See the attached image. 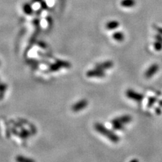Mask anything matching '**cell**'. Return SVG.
<instances>
[{
  "label": "cell",
  "mask_w": 162,
  "mask_h": 162,
  "mask_svg": "<svg viewBox=\"0 0 162 162\" xmlns=\"http://www.w3.org/2000/svg\"><path fill=\"white\" fill-rule=\"evenodd\" d=\"M159 106H161V107H162V100H161V101H159Z\"/></svg>",
  "instance_id": "ac0fdd59"
},
{
  "label": "cell",
  "mask_w": 162,
  "mask_h": 162,
  "mask_svg": "<svg viewBox=\"0 0 162 162\" xmlns=\"http://www.w3.org/2000/svg\"><path fill=\"white\" fill-rule=\"evenodd\" d=\"M154 48L156 51H161L162 49V42L157 41L154 43Z\"/></svg>",
  "instance_id": "4fadbf2b"
},
{
  "label": "cell",
  "mask_w": 162,
  "mask_h": 162,
  "mask_svg": "<svg viewBox=\"0 0 162 162\" xmlns=\"http://www.w3.org/2000/svg\"><path fill=\"white\" fill-rule=\"evenodd\" d=\"M159 70V66L155 64L151 66L147 70V71L145 73V77L146 78H150L153 76V75L158 71Z\"/></svg>",
  "instance_id": "277c9868"
},
{
  "label": "cell",
  "mask_w": 162,
  "mask_h": 162,
  "mask_svg": "<svg viewBox=\"0 0 162 162\" xmlns=\"http://www.w3.org/2000/svg\"><path fill=\"white\" fill-rule=\"evenodd\" d=\"M86 76L88 77H96V78H103L105 76V73L103 70H99L95 68L94 70H91L87 72Z\"/></svg>",
  "instance_id": "3957f363"
},
{
  "label": "cell",
  "mask_w": 162,
  "mask_h": 162,
  "mask_svg": "<svg viewBox=\"0 0 162 162\" xmlns=\"http://www.w3.org/2000/svg\"><path fill=\"white\" fill-rule=\"evenodd\" d=\"M130 162H139V161H138V160H137V159H132V160H131Z\"/></svg>",
  "instance_id": "e0dca14e"
},
{
  "label": "cell",
  "mask_w": 162,
  "mask_h": 162,
  "mask_svg": "<svg viewBox=\"0 0 162 162\" xmlns=\"http://www.w3.org/2000/svg\"><path fill=\"white\" fill-rule=\"evenodd\" d=\"M119 26H120V23L118 22V21L112 20V21H109V22H108L106 24V25H105V27H106V29L108 30H114V29H117Z\"/></svg>",
  "instance_id": "ba28073f"
},
{
  "label": "cell",
  "mask_w": 162,
  "mask_h": 162,
  "mask_svg": "<svg viewBox=\"0 0 162 162\" xmlns=\"http://www.w3.org/2000/svg\"><path fill=\"white\" fill-rule=\"evenodd\" d=\"M94 127H95V129L98 132H99L102 135L104 136V137L109 138L112 143H118L120 141V137L116 133H114V132L109 130V129L107 128L102 124L95 123Z\"/></svg>",
  "instance_id": "6da1fadb"
},
{
  "label": "cell",
  "mask_w": 162,
  "mask_h": 162,
  "mask_svg": "<svg viewBox=\"0 0 162 162\" xmlns=\"http://www.w3.org/2000/svg\"><path fill=\"white\" fill-rule=\"evenodd\" d=\"M156 113H157V114L159 115V114H160L161 113V109H160V108L157 107V109H156Z\"/></svg>",
  "instance_id": "9a60e30c"
},
{
  "label": "cell",
  "mask_w": 162,
  "mask_h": 162,
  "mask_svg": "<svg viewBox=\"0 0 162 162\" xmlns=\"http://www.w3.org/2000/svg\"><path fill=\"white\" fill-rule=\"evenodd\" d=\"M132 117H131L130 116H128V115H125V116L118 117V118L112 120V123L118 122V123L126 124L132 121Z\"/></svg>",
  "instance_id": "5b68a950"
},
{
  "label": "cell",
  "mask_w": 162,
  "mask_h": 162,
  "mask_svg": "<svg viewBox=\"0 0 162 162\" xmlns=\"http://www.w3.org/2000/svg\"><path fill=\"white\" fill-rule=\"evenodd\" d=\"M113 66H114V63L112 61H105L104 62L99 63V64H96L95 68H97L99 70H103V71H104L105 70L109 69Z\"/></svg>",
  "instance_id": "8992f818"
},
{
  "label": "cell",
  "mask_w": 162,
  "mask_h": 162,
  "mask_svg": "<svg viewBox=\"0 0 162 162\" xmlns=\"http://www.w3.org/2000/svg\"><path fill=\"white\" fill-rule=\"evenodd\" d=\"M24 12L26 14H30L32 11L31 7H30V6L29 5V4H25L24 6Z\"/></svg>",
  "instance_id": "5bb4252c"
},
{
  "label": "cell",
  "mask_w": 162,
  "mask_h": 162,
  "mask_svg": "<svg viewBox=\"0 0 162 162\" xmlns=\"http://www.w3.org/2000/svg\"><path fill=\"white\" fill-rule=\"evenodd\" d=\"M112 37L116 41L121 42L124 39V35L122 32H116L112 35Z\"/></svg>",
  "instance_id": "30bf717a"
},
{
  "label": "cell",
  "mask_w": 162,
  "mask_h": 162,
  "mask_svg": "<svg viewBox=\"0 0 162 162\" xmlns=\"http://www.w3.org/2000/svg\"><path fill=\"white\" fill-rule=\"evenodd\" d=\"M120 4L124 8H132L136 4V1L135 0H122Z\"/></svg>",
  "instance_id": "9c48e42d"
},
{
  "label": "cell",
  "mask_w": 162,
  "mask_h": 162,
  "mask_svg": "<svg viewBox=\"0 0 162 162\" xmlns=\"http://www.w3.org/2000/svg\"><path fill=\"white\" fill-rule=\"evenodd\" d=\"M87 105H88L87 101L86 100L80 101L79 102L76 103V104L72 107V109H73L74 112H78L80 110L84 109V108Z\"/></svg>",
  "instance_id": "52a82bcc"
},
{
  "label": "cell",
  "mask_w": 162,
  "mask_h": 162,
  "mask_svg": "<svg viewBox=\"0 0 162 162\" xmlns=\"http://www.w3.org/2000/svg\"><path fill=\"white\" fill-rule=\"evenodd\" d=\"M156 30L160 34H162V28H156Z\"/></svg>",
  "instance_id": "2e32d148"
},
{
  "label": "cell",
  "mask_w": 162,
  "mask_h": 162,
  "mask_svg": "<svg viewBox=\"0 0 162 162\" xmlns=\"http://www.w3.org/2000/svg\"><path fill=\"white\" fill-rule=\"evenodd\" d=\"M126 95L127 96V97L130 99H132L134 101H136V102H141V101L144 99V95H142L140 93H138L135 92V91L131 90V89H128V90L126 91Z\"/></svg>",
  "instance_id": "7a4b0ae2"
},
{
  "label": "cell",
  "mask_w": 162,
  "mask_h": 162,
  "mask_svg": "<svg viewBox=\"0 0 162 162\" xmlns=\"http://www.w3.org/2000/svg\"><path fill=\"white\" fill-rule=\"evenodd\" d=\"M112 128L116 130H122L124 128V124L118 123V122H114L112 123Z\"/></svg>",
  "instance_id": "8fae6325"
},
{
  "label": "cell",
  "mask_w": 162,
  "mask_h": 162,
  "mask_svg": "<svg viewBox=\"0 0 162 162\" xmlns=\"http://www.w3.org/2000/svg\"><path fill=\"white\" fill-rule=\"evenodd\" d=\"M157 102V98L156 97H150L149 98V100H148V103H147V107H151L156 102Z\"/></svg>",
  "instance_id": "7c38bea8"
}]
</instances>
